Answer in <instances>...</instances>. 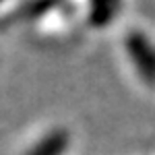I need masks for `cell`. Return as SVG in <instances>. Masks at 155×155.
Wrapping results in <instances>:
<instances>
[{"label":"cell","instance_id":"obj_2","mask_svg":"<svg viewBox=\"0 0 155 155\" xmlns=\"http://www.w3.org/2000/svg\"><path fill=\"white\" fill-rule=\"evenodd\" d=\"M2 2H4V0H0V4H2Z\"/></svg>","mask_w":155,"mask_h":155},{"label":"cell","instance_id":"obj_1","mask_svg":"<svg viewBox=\"0 0 155 155\" xmlns=\"http://www.w3.org/2000/svg\"><path fill=\"white\" fill-rule=\"evenodd\" d=\"M71 147V134L64 128L52 126L29 143L21 155H66Z\"/></svg>","mask_w":155,"mask_h":155}]
</instances>
